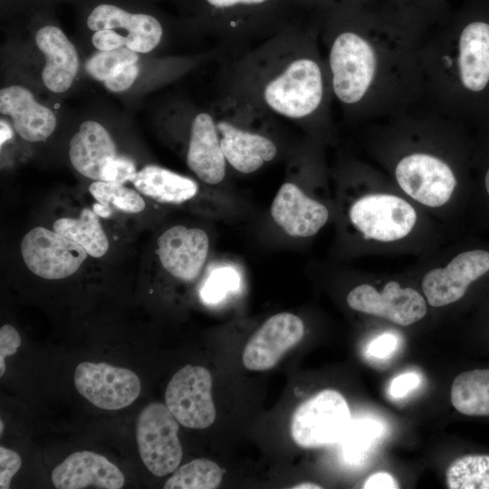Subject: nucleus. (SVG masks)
Returning <instances> with one entry per match:
<instances>
[{"mask_svg":"<svg viewBox=\"0 0 489 489\" xmlns=\"http://www.w3.org/2000/svg\"><path fill=\"white\" fill-rule=\"evenodd\" d=\"M39 50L45 56L42 80L53 92H64L72 86L79 69L78 53L63 31L56 25L45 24L35 34Z\"/></svg>","mask_w":489,"mask_h":489,"instance_id":"obj_22","label":"nucleus"},{"mask_svg":"<svg viewBox=\"0 0 489 489\" xmlns=\"http://www.w3.org/2000/svg\"><path fill=\"white\" fill-rule=\"evenodd\" d=\"M238 286L236 273L229 268H223L214 272L202 291L201 297L207 303L220 301L227 292L234 291Z\"/></svg>","mask_w":489,"mask_h":489,"instance_id":"obj_32","label":"nucleus"},{"mask_svg":"<svg viewBox=\"0 0 489 489\" xmlns=\"http://www.w3.org/2000/svg\"><path fill=\"white\" fill-rule=\"evenodd\" d=\"M89 191L98 203L109 206L112 205L126 213L141 212L146 206L144 199L136 190L123 184L94 181L90 185Z\"/></svg>","mask_w":489,"mask_h":489,"instance_id":"obj_30","label":"nucleus"},{"mask_svg":"<svg viewBox=\"0 0 489 489\" xmlns=\"http://www.w3.org/2000/svg\"><path fill=\"white\" fill-rule=\"evenodd\" d=\"M216 107L221 149L234 169L250 174L277 157L275 140L261 129L275 118L222 99H218Z\"/></svg>","mask_w":489,"mask_h":489,"instance_id":"obj_5","label":"nucleus"},{"mask_svg":"<svg viewBox=\"0 0 489 489\" xmlns=\"http://www.w3.org/2000/svg\"><path fill=\"white\" fill-rule=\"evenodd\" d=\"M294 489H321V486L312 483H302L292 486Z\"/></svg>","mask_w":489,"mask_h":489,"instance_id":"obj_45","label":"nucleus"},{"mask_svg":"<svg viewBox=\"0 0 489 489\" xmlns=\"http://www.w3.org/2000/svg\"><path fill=\"white\" fill-rule=\"evenodd\" d=\"M398 487L396 479L386 472H378L371 475L363 484L365 489H396Z\"/></svg>","mask_w":489,"mask_h":489,"instance_id":"obj_41","label":"nucleus"},{"mask_svg":"<svg viewBox=\"0 0 489 489\" xmlns=\"http://www.w3.org/2000/svg\"><path fill=\"white\" fill-rule=\"evenodd\" d=\"M52 480L58 489H120L124 485L125 476L105 456L91 451H80L71 454L54 467Z\"/></svg>","mask_w":489,"mask_h":489,"instance_id":"obj_20","label":"nucleus"},{"mask_svg":"<svg viewBox=\"0 0 489 489\" xmlns=\"http://www.w3.org/2000/svg\"><path fill=\"white\" fill-rule=\"evenodd\" d=\"M362 5L334 7L321 13L329 40L330 86L344 106L360 104L375 77L377 59L361 29Z\"/></svg>","mask_w":489,"mask_h":489,"instance_id":"obj_3","label":"nucleus"},{"mask_svg":"<svg viewBox=\"0 0 489 489\" xmlns=\"http://www.w3.org/2000/svg\"><path fill=\"white\" fill-rule=\"evenodd\" d=\"M136 173V166L129 158L118 156L106 168L102 181L124 184L131 181Z\"/></svg>","mask_w":489,"mask_h":489,"instance_id":"obj_33","label":"nucleus"},{"mask_svg":"<svg viewBox=\"0 0 489 489\" xmlns=\"http://www.w3.org/2000/svg\"><path fill=\"white\" fill-rule=\"evenodd\" d=\"M212 376L204 367L186 365L169 380L165 393L168 408L179 424L203 429L216 419Z\"/></svg>","mask_w":489,"mask_h":489,"instance_id":"obj_9","label":"nucleus"},{"mask_svg":"<svg viewBox=\"0 0 489 489\" xmlns=\"http://www.w3.org/2000/svg\"><path fill=\"white\" fill-rule=\"evenodd\" d=\"M118 157L116 145L107 129L99 122L86 120L72 138L69 158L82 176L102 181L108 166Z\"/></svg>","mask_w":489,"mask_h":489,"instance_id":"obj_23","label":"nucleus"},{"mask_svg":"<svg viewBox=\"0 0 489 489\" xmlns=\"http://www.w3.org/2000/svg\"><path fill=\"white\" fill-rule=\"evenodd\" d=\"M4 427H5V425H4L3 420L1 419L0 420V434L1 435L3 434Z\"/></svg>","mask_w":489,"mask_h":489,"instance_id":"obj_47","label":"nucleus"},{"mask_svg":"<svg viewBox=\"0 0 489 489\" xmlns=\"http://www.w3.org/2000/svg\"><path fill=\"white\" fill-rule=\"evenodd\" d=\"M0 112L11 117L15 131L30 142L47 139L56 128L53 110L38 103L28 89L19 85L1 90Z\"/></svg>","mask_w":489,"mask_h":489,"instance_id":"obj_21","label":"nucleus"},{"mask_svg":"<svg viewBox=\"0 0 489 489\" xmlns=\"http://www.w3.org/2000/svg\"><path fill=\"white\" fill-rule=\"evenodd\" d=\"M181 1H182L184 4H185V2H186V0H181Z\"/></svg>","mask_w":489,"mask_h":489,"instance_id":"obj_48","label":"nucleus"},{"mask_svg":"<svg viewBox=\"0 0 489 489\" xmlns=\"http://www.w3.org/2000/svg\"><path fill=\"white\" fill-rule=\"evenodd\" d=\"M398 339L397 335L385 332L375 338L369 345L367 353L375 359H387L397 350Z\"/></svg>","mask_w":489,"mask_h":489,"instance_id":"obj_37","label":"nucleus"},{"mask_svg":"<svg viewBox=\"0 0 489 489\" xmlns=\"http://www.w3.org/2000/svg\"><path fill=\"white\" fill-rule=\"evenodd\" d=\"M92 210L101 217H110L112 214V209L109 206L101 203H96L92 206Z\"/></svg>","mask_w":489,"mask_h":489,"instance_id":"obj_42","label":"nucleus"},{"mask_svg":"<svg viewBox=\"0 0 489 489\" xmlns=\"http://www.w3.org/2000/svg\"><path fill=\"white\" fill-rule=\"evenodd\" d=\"M22 465L20 455L3 446H0V488H10L11 480Z\"/></svg>","mask_w":489,"mask_h":489,"instance_id":"obj_34","label":"nucleus"},{"mask_svg":"<svg viewBox=\"0 0 489 489\" xmlns=\"http://www.w3.org/2000/svg\"><path fill=\"white\" fill-rule=\"evenodd\" d=\"M139 60L137 52L123 46L113 50L98 51L85 63L90 76L104 82L121 67L135 63Z\"/></svg>","mask_w":489,"mask_h":489,"instance_id":"obj_31","label":"nucleus"},{"mask_svg":"<svg viewBox=\"0 0 489 489\" xmlns=\"http://www.w3.org/2000/svg\"><path fill=\"white\" fill-rule=\"evenodd\" d=\"M91 43L98 51L113 50L127 45V37L114 30L96 31Z\"/></svg>","mask_w":489,"mask_h":489,"instance_id":"obj_38","label":"nucleus"},{"mask_svg":"<svg viewBox=\"0 0 489 489\" xmlns=\"http://www.w3.org/2000/svg\"><path fill=\"white\" fill-rule=\"evenodd\" d=\"M303 334L304 323L298 316L280 312L270 317L245 344L244 366L254 371L272 369L302 340Z\"/></svg>","mask_w":489,"mask_h":489,"instance_id":"obj_15","label":"nucleus"},{"mask_svg":"<svg viewBox=\"0 0 489 489\" xmlns=\"http://www.w3.org/2000/svg\"><path fill=\"white\" fill-rule=\"evenodd\" d=\"M74 385L82 397L106 410L129 406L141 390L140 380L133 371L105 362H81L74 371Z\"/></svg>","mask_w":489,"mask_h":489,"instance_id":"obj_12","label":"nucleus"},{"mask_svg":"<svg viewBox=\"0 0 489 489\" xmlns=\"http://www.w3.org/2000/svg\"><path fill=\"white\" fill-rule=\"evenodd\" d=\"M131 182L141 194L165 204L184 203L198 191L195 180L157 165L137 171Z\"/></svg>","mask_w":489,"mask_h":489,"instance_id":"obj_24","label":"nucleus"},{"mask_svg":"<svg viewBox=\"0 0 489 489\" xmlns=\"http://www.w3.org/2000/svg\"><path fill=\"white\" fill-rule=\"evenodd\" d=\"M348 305L358 312L388 319L402 326L413 324L427 313L425 299L416 290L387 283L381 292L369 284L353 288L347 295Z\"/></svg>","mask_w":489,"mask_h":489,"instance_id":"obj_14","label":"nucleus"},{"mask_svg":"<svg viewBox=\"0 0 489 489\" xmlns=\"http://www.w3.org/2000/svg\"><path fill=\"white\" fill-rule=\"evenodd\" d=\"M314 30L302 15L279 32L229 55L218 77L219 99L260 114L310 124L324 114L328 80Z\"/></svg>","mask_w":489,"mask_h":489,"instance_id":"obj_1","label":"nucleus"},{"mask_svg":"<svg viewBox=\"0 0 489 489\" xmlns=\"http://www.w3.org/2000/svg\"><path fill=\"white\" fill-rule=\"evenodd\" d=\"M351 423L344 397L334 389H323L295 409L291 423L293 441L303 448L340 442Z\"/></svg>","mask_w":489,"mask_h":489,"instance_id":"obj_6","label":"nucleus"},{"mask_svg":"<svg viewBox=\"0 0 489 489\" xmlns=\"http://www.w3.org/2000/svg\"><path fill=\"white\" fill-rule=\"evenodd\" d=\"M21 345V338L18 331L9 324L3 325L0 329V377L5 371V360L7 356L14 354Z\"/></svg>","mask_w":489,"mask_h":489,"instance_id":"obj_35","label":"nucleus"},{"mask_svg":"<svg viewBox=\"0 0 489 489\" xmlns=\"http://www.w3.org/2000/svg\"><path fill=\"white\" fill-rule=\"evenodd\" d=\"M488 271L487 251H466L453 258L445 268L427 272L422 281V289L431 306H445L460 300L470 283Z\"/></svg>","mask_w":489,"mask_h":489,"instance_id":"obj_16","label":"nucleus"},{"mask_svg":"<svg viewBox=\"0 0 489 489\" xmlns=\"http://www.w3.org/2000/svg\"><path fill=\"white\" fill-rule=\"evenodd\" d=\"M225 470L206 458L194 459L177 468L164 484L165 489H214Z\"/></svg>","mask_w":489,"mask_h":489,"instance_id":"obj_27","label":"nucleus"},{"mask_svg":"<svg viewBox=\"0 0 489 489\" xmlns=\"http://www.w3.org/2000/svg\"><path fill=\"white\" fill-rule=\"evenodd\" d=\"M383 433V426L370 418L351 420L340 441L342 455L351 464L360 463Z\"/></svg>","mask_w":489,"mask_h":489,"instance_id":"obj_29","label":"nucleus"},{"mask_svg":"<svg viewBox=\"0 0 489 489\" xmlns=\"http://www.w3.org/2000/svg\"><path fill=\"white\" fill-rule=\"evenodd\" d=\"M86 26L92 32L124 30L126 47L138 53H147L158 46L165 34L163 18L145 9H131L122 2L96 0L88 8Z\"/></svg>","mask_w":489,"mask_h":489,"instance_id":"obj_8","label":"nucleus"},{"mask_svg":"<svg viewBox=\"0 0 489 489\" xmlns=\"http://www.w3.org/2000/svg\"><path fill=\"white\" fill-rule=\"evenodd\" d=\"M457 24L456 72L466 107L489 114V0L468 4Z\"/></svg>","mask_w":489,"mask_h":489,"instance_id":"obj_4","label":"nucleus"},{"mask_svg":"<svg viewBox=\"0 0 489 489\" xmlns=\"http://www.w3.org/2000/svg\"><path fill=\"white\" fill-rule=\"evenodd\" d=\"M350 218L366 239L391 242L410 233L417 221V214L404 199L378 194L357 200L350 210Z\"/></svg>","mask_w":489,"mask_h":489,"instance_id":"obj_11","label":"nucleus"},{"mask_svg":"<svg viewBox=\"0 0 489 489\" xmlns=\"http://www.w3.org/2000/svg\"><path fill=\"white\" fill-rule=\"evenodd\" d=\"M139 74L137 62L127 64L118 70L114 74L103 82L107 90L120 92L128 90Z\"/></svg>","mask_w":489,"mask_h":489,"instance_id":"obj_36","label":"nucleus"},{"mask_svg":"<svg viewBox=\"0 0 489 489\" xmlns=\"http://www.w3.org/2000/svg\"><path fill=\"white\" fill-rule=\"evenodd\" d=\"M53 230L82 245L92 257H101L109 249L107 235L99 216L92 209L83 208L79 218L57 219Z\"/></svg>","mask_w":489,"mask_h":489,"instance_id":"obj_26","label":"nucleus"},{"mask_svg":"<svg viewBox=\"0 0 489 489\" xmlns=\"http://www.w3.org/2000/svg\"><path fill=\"white\" fill-rule=\"evenodd\" d=\"M12 137V130L10 129L9 126L4 122L3 120H1V146L5 142L7 141L8 139H10Z\"/></svg>","mask_w":489,"mask_h":489,"instance_id":"obj_43","label":"nucleus"},{"mask_svg":"<svg viewBox=\"0 0 489 489\" xmlns=\"http://www.w3.org/2000/svg\"><path fill=\"white\" fill-rule=\"evenodd\" d=\"M484 185H485L486 191L489 194V168H488V169H487V171L485 173Z\"/></svg>","mask_w":489,"mask_h":489,"instance_id":"obj_46","label":"nucleus"},{"mask_svg":"<svg viewBox=\"0 0 489 489\" xmlns=\"http://www.w3.org/2000/svg\"><path fill=\"white\" fill-rule=\"evenodd\" d=\"M186 161L203 182L217 185L226 173V160L221 149L214 112L194 111L190 118Z\"/></svg>","mask_w":489,"mask_h":489,"instance_id":"obj_18","label":"nucleus"},{"mask_svg":"<svg viewBox=\"0 0 489 489\" xmlns=\"http://www.w3.org/2000/svg\"><path fill=\"white\" fill-rule=\"evenodd\" d=\"M420 383V376L414 372L401 374L392 379L389 386V395L400 398L408 395Z\"/></svg>","mask_w":489,"mask_h":489,"instance_id":"obj_39","label":"nucleus"},{"mask_svg":"<svg viewBox=\"0 0 489 489\" xmlns=\"http://www.w3.org/2000/svg\"><path fill=\"white\" fill-rule=\"evenodd\" d=\"M185 5L197 26L229 55L269 38L302 12L294 0H186Z\"/></svg>","mask_w":489,"mask_h":489,"instance_id":"obj_2","label":"nucleus"},{"mask_svg":"<svg viewBox=\"0 0 489 489\" xmlns=\"http://www.w3.org/2000/svg\"><path fill=\"white\" fill-rule=\"evenodd\" d=\"M397 1L401 2V3H405V2L416 3L420 7H427V6L432 5L431 3H436L438 0H397Z\"/></svg>","mask_w":489,"mask_h":489,"instance_id":"obj_44","label":"nucleus"},{"mask_svg":"<svg viewBox=\"0 0 489 489\" xmlns=\"http://www.w3.org/2000/svg\"><path fill=\"white\" fill-rule=\"evenodd\" d=\"M446 480L450 489H489V455L455 459L446 470Z\"/></svg>","mask_w":489,"mask_h":489,"instance_id":"obj_28","label":"nucleus"},{"mask_svg":"<svg viewBox=\"0 0 489 489\" xmlns=\"http://www.w3.org/2000/svg\"><path fill=\"white\" fill-rule=\"evenodd\" d=\"M451 403L466 416H489V369H473L457 375L451 387Z\"/></svg>","mask_w":489,"mask_h":489,"instance_id":"obj_25","label":"nucleus"},{"mask_svg":"<svg viewBox=\"0 0 489 489\" xmlns=\"http://www.w3.org/2000/svg\"><path fill=\"white\" fill-rule=\"evenodd\" d=\"M395 174L399 187L408 196L430 207L445 205L456 185L450 167L428 154L415 153L403 158Z\"/></svg>","mask_w":489,"mask_h":489,"instance_id":"obj_13","label":"nucleus"},{"mask_svg":"<svg viewBox=\"0 0 489 489\" xmlns=\"http://www.w3.org/2000/svg\"><path fill=\"white\" fill-rule=\"evenodd\" d=\"M271 214L287 235L298 237L315 235L329 218L326 206L306 196L292 182L280 187L272 203Z\"/></svg>","mask_w":489,"mask_h":489,"instance_id":"obj_19","label":"nucleus"},{"mask_svg":"<svg viewBox=\"0 0 489 489\" xmlns=\"http://www.w3.org/2000/svg\"><path fill=\"white\" fill-rule=\"evenodd\" d=\"M20 249L28 269L46 280L73 274L88 254L79 244L42 226L33 228L24 236Z\"/></svg>","mask_w":489,"mask_h":489,"instance_id":"obj_10","label":"nucleus"},{"mask_svg":"<svg viewBox=\"0 0 489 489\" xmlns=\"http://www.w3.org/2000/svg\"><path fill=\"white\" fill-rule=\"evenodd\" d=\"M366 0H294L302 11L324 13L340 5H359Z\"/></svg>","mask_w":489,"mask_h":489,"instance_id":"obj_40","label":"nucleus"},{"mask_svg":"<svg viewBox=\"0 0 489 489\" xmlns=\"http://www.w3.org/2000/svg\"><path fill=\"white\" fill-rule=\"evenodd\" d=\"M178 430V421L166 405L154 402L140 411L136 421L139 453L154 475L165 476L178 467L183 456Z\"/></svg>","mask_w":489,"mask_h":489,"instance_id":"obj_7","label":"nucleus"},{"mask_svg":"<svg viewBox=\"0 0 489 489\" xmlns=\"http://www.w3.org/2000/svg\"><path fill=\"white\" fill-rule=\"evenodd\" d=\"M157 244L161 265L170 275L186 283L197 278L209 249L205 231L175 225L161 234Z\"/></svg>","mask_w":489,"mask_h":489,"instance_id":"obj_17","label":"nucleus"}]
</instances>
